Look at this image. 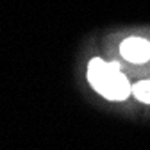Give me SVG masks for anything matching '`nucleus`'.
Segmentation results:
<instances>
[{
    "mask_svg": "<svg viewBox=\"0 0 150 150\" xmlns=\"http://www.w3.org/2000/svg\"><path fill=\"white\" fill-rule=\"evenodd\" d=\"M120 52L127 61L134 64H141L150 59V43L143 38H129L122 43Z\"/></svg>",
    "mask_w": 150,
    "mask_h": 150,
    "instance_id": "nucleus-2",
    "label": "nucleus"
},
{
    "mask_svg": "<svg viewBox=\"0 0 150 150\" xmlns=\"http://www.w3.org/2000/svg\"><path fill=\"white\" fill-rule=\"evenodd\" d=\"M132 93L136 95V98L139 102L150 104V81H141L138 84L132 86Z\"/></svg>",
    "mask_w": 150,
    "mask_h": 150,
    "instance_id": "nucleus-3",
    "label": "nucleus"
},
{
    "mask_svg": "<svg viewBox=\"0 0 150 150\" xmlns=\"http://www.w3.org/2000/svg\"><path fill=\"white\" fill-rule=\"evenodd\" d=\"M88 81L97 93L109 100H125L132 93V86L118 63H105L98 57L91 59L88 64Z\"/></svg>",
    "mask_w": 150,
    "mask_h": 150,
    "instance_id": "nucleus-1",
    "label": "nucleus"
}]
</instances>
